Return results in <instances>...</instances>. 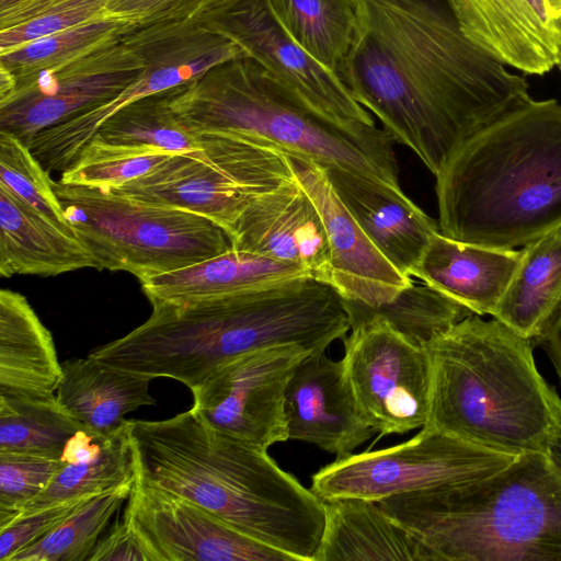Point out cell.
I'll return each instance as SVG.
<instances>
[{"label": "cell", "mask_w": 561, "mask_h": 561, "mask_svg": "<svg viewBox=\"0 0 561 561\" xmlns=\"http://www.w3.org/2000/svg\"><path fill=\"white\" fill-rule=\"evenodd\" d=\"M357 27L337 75L436 175L473 135L530 99L527 81L461 31L448 0H353Z\"/></svg>", "instance_id": "1"}, {"label": "cell", "mask_w": 561, "mask_h": 561, "mask_svg": "<svg viewBox=\"0 0 561 561\" xmlns=\"http://www.w3.org/2000/svg\"><path fill=\"white\" fill-rule=\"evenodd\" d=\"M149 318L89 356L147 378H170L190 390L224 363L284 344L325 352L351 327L343 297L309 277L194 302H151Z\"/></svg>", "instance_id": "2"}, {"label": "cell", "mask_w": 561, "mask_h": 561, "mask_svg": "<svg viewBox=\"0 0 561 561\" xmlns=\"http://www.w3.org/2000/svg\"><path fill=\"white\" fill-rule=\"evenodd\" d=\"M137 480L187 499L293 561H316L325 507L267 450L207 425L192 409L130 420Z\"/></svg>", "instance_id": "3"}, {"label": "cell", "mask_w": 561, "mask_h": 561, "mask_svg": "<svg viewBox=\"0 0 561 561\" xmlns=\"http://www.w3.org/2000/svg\"><path fill=\"white\" fill-rule=\"evenodd\" d=\"M439 232L515 249L561 227V104L531 98L458 147L437 172Z\"/></svg>", "instance_id": "4"}, {"label": "cell", "mask_w": 561, "mask_h": 561, "mask_svg": "<svg viewBox=\"0 0 561 561\" xmlns=\"http://www.w3.org/2000/svg\"><path fill=\"white\" fill-rule=\"evenodd\" d=\"M423 346L424 427L512 457L548 454L561 438V398L538 371L531 340L472 313Z\"/></svg>", "instance_id": "5"}, {"label": "cell", "mask_w": 561, "mask_h": 561, "mask_svg": "<svg viewBox=\"0 0 561 561\" xmlns=\"http://www.w3.org/2000/svg\"><path fill=\"white\" fill-rule=\"evenodd\" d=\"M377 503L415 539L421 561H561V469L549 454Z\"/></svg>", "instance_id": "6"}, {"label": "cell", "mask_w": 561, "mask_h": 561, "mask_svg": "<svg viewBox=\"0 0 561 561\" xmlns=\"http://www.w3.org/2000/svg\"><path fill=\"white\" fill-rule=\"evenodd\" d=\"M169 105L193 135L229 133L260 139L320 165H336L401 188L385 129L342 123L299 102L249 57L219 64L169 92Z\"/></svg>", "instance_id": "7"}, {"label": "cell", "mask_w": 561, "mask_h": 561, "mask_svg": "<svg viewBox=\"0 0 561 561\" xmlns=\"http://www.w3.org/2000/svg\"><path fill=\"white\" fill-rule=\"evenodd\" d=\"M53 186L98 270L124 271L141 280L231 248L226 230L207 217L99 187L59 180Z\"/></svg>", "instance_id": "8"}, {"label": "cell", "mask_w": 561, "mask_h": 561, "mask_svg": "<svg viewBox=\"0 0 561 561\" xmlns=\"http://www.w3.org/2000/svg\"><path fill=\"white\" fill-rule=\"evenodd\" d=\"M122 39L142 59L141 72L115 98L30 140L27 146L48 173L67 170L101 125L126 105L186 84L219 64L248 57L236 42L205 23L130 25Z\"/></svg>", "instance_id": "9"}, {"label": "cell", "mask_w": 561, "mask_h": 561, "mask_svg": "<svg viewBox=\"0 0 561 561\" xmlns=\"http://www.w3.org/2000/svg\"><path fill=\"white\" fill-rule=\"evenodd\" d=\"M514 458L423 426L404 443L336 458L312 476L311 490L323 501L353 497L379 502L473 482Z\"/></svg>", "instance_id": "10"}, {"label": "cell", "mask_w": 561, "mask_h": 561, "mask_svg": "<svg viewBox=\"0 0 561 561\" xmlns=\"http://www.w3.org/2000/svg\"><path fill=\"white\" fill-rule=\"evenodd\" d=\"M342 360L357 404L379 437L424 426L431 381L424 346L370 318L351 327Z\"/></svg>", "instance_id": "11"}, {"label": "cell", "mask_w": 561, "mask_h": 561, "mask_svg": "<svg viewBox=\"0 0 561 561\" xmlns=\"http://www.w3.org/2000/svg\"><path fill=\"white\" fill-rule=\"evenodd\" d=\"M309 354L299 345L284 344L228 360L191 390V409L219 432L267 450L288 440L285 392Z\"/></svg>", "instance_id": "12"}, {"label": "cell", "mask_w": 561, "mask_h": 561, "mask_svg": "<svg viewBox=\"0 0 561 561\" xmlns=\"http://www.w3.org/2000/svg\"><path fill=\"white\" fill-rule=\"evenodd\" d=\"M144 66L121 35L68 62L18 80L14 94L0 104V130L27 145L39 131L118 95Z\"/></svg>", "instance_id": "13"}, {"label": "cell", "mask_w": 561, "mask_h": 561, "mask_svg": "<svg viewBox=\"0 0 561 561\" xmlns=\"http://www.w3.org/2000/svg\"><path fill=\"white\" fill-rule=\"evenodd\" d=\"M205 24L236 42L278 85L313 111L342 123L376 126L340 76L280 26L266 0H238Z\"/></svg>", "instance_id": "14"}, {"label": "cell", "mask_w": 561, "mask_h": 561, "mask_svg": "<svg viewBox=\"0 0 561 561\" xmlns=\"http://www.w3.org/2000/svg\"><path fill=\"white\" fill-rule=\"evenodd\" d=\"M124 520L149 561H293L187 499L136 479Z\"/></svg>", "instance_id": "15"}, {"label": "cell", "mask_w": 561, "mask_h": 561, "mask_svg": "<svg viewBox=\"0 0 561 561\" xmlns=\"http://www.w3.org/2000/svg\"><path fill=\"white\" fill-rule=\"evenodd\" d=\"M286 156L321 216L330 247L332 285L343 299L375 307L409 286L411 277L400 273L368 239L333 191L322 165L302 156Z\"/></svg>", "instance_id": "16"}, {"label": "cell", "mask_w": 561, "mask_h": 561, "mask_svg": "<svg viewBox=\"0 0 561 561\" xmlns=\"http://www.w3.org/2000/svg\"><path fill=\"white\" fill-rule=\"evenodd\" d=\"M288 439L313 444L345 457L375 433L351 388L343 360L325 352L307 355L285 392Z\"/></svg>", "instance_id": "17"}, {"label": "cell", "mask_w": 561, "mask_h": 561, "mask_svg": "<svg viewBox=\"0 0 561 561\" xmlns=\"http://www.w3.org/2000/svg\"><path fill=\"white\" fill-rule=\"evenodd\" d=\"M231 248L304 267L332 284L330 247L319 210L294 180L253 199L234 222Z\"/></svg>", "instance_id": "18"}, {"label": "cell", "mask_w": 561, "mask_h": 561, "mask_svg": "<svg viewBox=\"0 0 561 561\" xmlns=\"http://www.w3.org/2000/svg\"><path fill=\"white\" fill-rule=\"evenodd\" d=\"M463 34L494 59L528 75L558 66L561 21L547 0H448Z\"/></svg>", "instance_id": "19"}, {"label": "cell", "mask_w": 561, "mask_h": 561, "mask_svg": "<svg viewBox=\"0 0 561 561\" xmlns=\"http://www.w3.org/2000/svg\"><path fill=\"white\" fill-rule=\"evenodd\" d=\"M329 182L377 250L411 277L438 222L394 187L336 165H322Z\"/></svg>", "instance_id": "20"}, {"label": "cell", "mask_w": 561, "mask_h": 561, "mask_svg": "<svg viewBox=\"0 0 561 561\" xmlns=\"http://www.w3.org/2000/svg\"><path fill=\"white\" fill-rule=\"evenodd\" d=\"M108 191L207 217L228 236L244 208L260 197L215 167L202 151L174 153L151 172Z\"/></svg>", "instance_id": "21"}, {"label": "cell", "mask_w": 561, "mask_h": 561, "mask_svg": "<svg viewBox=\"0 0 561 561\" xmlns=\"http://www.w3.org/2000/svg\"><path fill=\"white\" fill-rule=\"evenodd\" d=\"M520 250L460 242L435 232L412 276L478 316L495 310L518 266Z\"/></svg>", "instance_id": "22"}, {"label": "cell", "mask_w": 561, "mask_h": 561, "mask_svg": "<svg viewBox=\"0 0 561 561\" xmlns=\"http://www.w3.org/2000/svg\"><path fill=\"white\" fill-rule=\"evenodd\" d=\"M304 276L309 274L299 265L230 248L208 259L139 282L150 302L180 304L222 298Z\"/></svg>", "instance_id": "23"}, {"label": "cell", "mask_w": 561, "mask_h": 561, "mask_svg": "<svg viewBox=\"0 0 561 561\" xmlns=\"http://www.w3.org/2000/svg\"><path fill=\"white\" fill-rule=\"evenodd\" d=\"M61 377L50 331L23 295L1 289L0 397L51 399Z\"/></svg>", "instance_id": "24"}, {"label": "cell", "mask_w": 561, "mask_h": 561, "mask_svg": "<svg viewBox=\"0 0 561 561\" xmlns=\"http://www.w3.org/2000/svg\"><path fill=\"white\" fill-rule=\"evenodd\" d=\"M98 264L82 241L0 185V275L56 276Z\"/></svg>", "instance_id": "25"}, {"label": "cell", "mask_w": 561, "mask_h": 561, "mask_svg": "<svg viewBox=\"0 0 561 561\" xmlns=\"http://www.w3.org/2000/svg\"><path fill=\"white\" fill-rule=\"evenodd\" d=\"M129 422L108 435L85 428L76 432L68 439L60 457L61 465L49 484L23 507L19 517L61 502L134 484L137 472Z\"/></svg>", "instance_id": "26"}, {"label": "cell", "mask_w": 561, "mask_h": 561, "mask_svg": "<svg viewBox=\"0 0 561 561\" xmlns=\"http://www.w3.org/2000/svg\"><path fill=\"white\" fill-rule=\"evenodd\" d=\"M61 368L56 398L88 431L112 434L127 423V413L156 403L149 392L150 378L119 370L90 356L66 359Z\"/></svg>", "instance_id": "27"}, {"label": "cell", "mask_w": 561, "mask_h": 561, "mask_svg": "<svg viewBox=\"0 0 561 561\" xmlns=\"http://www.w3.org/2000/svg\"><path fill=\"white\" fill-rule=\"evenodd\" d=\"M325 524L316 561H421L415 539L377 502L324 501Z\"/></svg>", "instance_id": "28"}, {"label": "cell", "mask_w": 561, "mask_h": 561, "mask_svg": "<svg viewBox=\"0 0 561 561\" xmlns=\"http://www.w3.org/2000/svg\"><path fill=\"white\" fill-rule=\"evenodd\" d=\"M561 311V227L525 244L493 318L540 340Z\"/></svg>", "instance_id": "29"}, {"label": "cell", "mask_w": 561, "mask_h": 561, "mask_svg": "<svg viewBox=\"0 0 561 561\" xmlns=\"http://www.w3.org/2000/svg\"><path fill=\"white\" fill-rule=\"evenodd\" d=\"M288 35L310 56L339 72L353 44L357 18L353 0H266Z\"/></svg>", "instance_id": "30"}, {"label": "cell", "mask_w": 561, "mask_h": 561, "mask_svg": "<svg viewBox=\"0 0 561 561\" xmlns=\"http://www.w3.org/2000/svg\"><path fill=\"white\" fill-rule=\"evenodd\" d=\"M350 327L379 318L410 342L423 346L472 312L439 290L412 282L392 299L365 307L343 299Z\"/></svg>", "instance_id": "31"}, {"label": "cell", "mask_w": 561, "mask_h": 561, "mask_svg": "<svg viewBox=\"0 0 561 561\" xmlns=\"http://www.w3.org/2000/svg\"><path fill=\"white\" fill-rule=\"evenodd\" d=\"M81 428L56 397H0V451L60 459L68 439Z\"/></svg>", "instance_id": "32"}, {"label": "cell", "mask_w": 561, "mask_h": 561, "mask_svg": "<svg viewBox=\"0 0 561 561\" xmlns=\"http://www.w3.org/2000/svg\"><path fill=\"white\" fill-rule=\"evenodd\" d=\"M169 92L156 93L126 105L105 121L92 139L106 145L149 147L171 153L202 151L197 137L171 110Z\"/></svg>", "instance_id": "33"}, {"label": "cell", "mask_w": 561, "mask_h": 561, "mask_svg": "<svg viewBox=\"0 0 561 561\" xmlns=\"http://www.w3.org/2000/svg\"><path fill=\"white\" fill-rule=\"evenodd\" d=\"M133 485L90 497L65 522L20 550L10 561H88L114 513L128 499Z\"/></svg>", "instance_id": "34"}, {"label": "cell", "mask_w": 561, "mask_h": 561, "mask_svg": "<svg viewBox=\"0 0 561 561\" xmlns=\"http://www.w3.org/2000/svg\"><path fill=\"white\" fill-rule=\"evenodd\" d=\"M130 24L104 16L0 53V66L18 80L62 65L121 36Z\"/></svg>", "instance_id": "35"}, {"label": "cell", "mask_w": 561, "mask_h": 561, "mask_svg": "<svg viewBox=\"0 0 561 561\" xmlns=\"http://www.w3.org/2000/svg\"><path fill=\"white\" fill-rule=\"evenodd\" d=\"M172 154L149 147L113 146L91 139L59 181L110 190L151 172Z\"/></svg>", "instance_id": "36"}, {"label": "cell", "mask_w": 561, "mask_h": 561, "mask_svg": "<svg viewBox=\"0 0 561 561\" xmlns=\"http://www.w3.org/2000/svg\"><path fill=\"white\" fill-rule=\"evenodd\" d=\"M0 185L62 231L78 237L65 216L49 173L25 142L3 130H0Z\"/></svg>", "instance_id": "37"}, {"label": "cell", "mask_w": 561, "mask_h": 561, "mask_svg": "<svg viewBox=\"0 0 561 561\" xmlns=\"http://www.w3.org/2000/svg\"><path fill=\"white\" fill-rule=\"evenodd\" d=\"M61 460L0 451V528L15 520L23 507L50 482Z\"/></svg>", "instance_id": "38"}, {"label": "cell", "mask_w": 561, "mask_h": 561, "mask_svg": "<svg viewBox=\"0 0 561 561\" xmlns=\"http://www.w3.org/2000/svg\"><path fill=\"white\" fill-rule=\"evenodd\" d=\"M108 0H67L34 18L0 30V53L107 15Z\"/></svg>", "instance_id": "39"}, {"label": "cell", "mask_w": 561, "mask_h": 561, "mask_svg": "<svg viewBox=\"0 0 561 561\" xmlns=\"http://www.w3.org/2000/svg\"><path fill=\"white\" fill-rule=\"evenodd\" d=\"M238 0H108L107 15L130 25L163 21L205 23Z\"/></svg>", "instance_id": "40"}, {"label": "cell", "mask_w": 561, "mask_h": 561, "mask_svg": "<svg viewBox=\"0 0 561 561\" xmlns=\"http://www.w3.org/2000/svg\"><path fill=\"white\" fill-rule=\"evenodd\" d=\"M92 496L79 497L42 508L21 516L0 528V561H10L20 550L46 536Z\"/></svg>", "instance_id": "41"}, {"label": "cell", "mask_w": 561, "mask_h": 561, "mask_svg": "<svg viewBox=\"0 0 561 561\" xmlns=\"http://www.w3.org/2000/svg\"><path fill=\"white\" fill-rule=\"evenodd\" d=\"M88 561H149L147 551L123 519L99 539Z\"/></svg>", "instance_id": "42"}, {"label": "cell", "mask_w": 561, "mask_h": 561, "mask_svg": "<svg viewBox=\"0 0 561 561\" xmlns=\"http://www.w3.org/2000/svg\"><path fill=\"white\" fill-rule=\"evenodd\" d=\"M67 0H0V30L19 25Z\"/></svg>", "instance_id": "43"}, {"label": "cell", "mask_w": 561, "mask_h": 561, "mask_svg": "<svg viewBox=\"0 0 561 561\" xmlns=\"http://www.w3.org/2000/svg\"><path fill=\"white\" fill-rule=\"evenodd\" d=\"M541 341L561 383V311Z\"/></svg>", "instance_id": "44"}, {"label": "cell", "mask_w": 561, "mask_h": 561, "mask_svg": "<svg viewBox=\"0 0 561 561\" xmlns=\"http://www.w3.org/2000/svg\"><path fill=\"white\" fill-rule=\"evenodd\" d=\"M16 87L15 77L8 69L0 66V104L7 102L14 94Z\"/></svg>", "instance_id": "45"}, {"label": "cell", "mask_w": 561, "mask_h": 561, "mask_svg": "<svg viewBox=\"0 0 561 561\" xmlns=\"http://www.w3.org/2000/svg\"><path fill=\"white\" fill-rule=\"evenodd\" d=\"M548 454L556 462V465L561 469V438L552 445Z\"/></svg>", "instance_id": "46"}, {"label": "cell", "mask_w": 561, "mask_h": 561, "mask_svg": "<svg viewBox=\"0 0 561 561\" xmlns=\"http://www.w3.org/2000/svg\"><path fill=\"white\" fill-rule=\"evenodd\" d=\"M552 15L561 21V0H547Z\"/></svg>", "instance_id": "47"}, {"label": "cell", "mask_w": 561, "mask_h": 561, "mask_svg": "<svg viewBox=\"0 0 561 561\" xmlns=\"http://www.w3.org/2000/svg\"><path fill=\"white\" fill-rule=\"evenodd\" d=\"M560 70H561V55H560V59H559V64H558Z\"/></svg>", "instance_id": "48"}]
</instances>
